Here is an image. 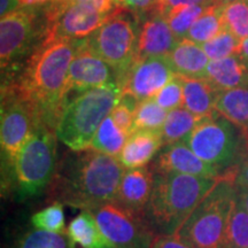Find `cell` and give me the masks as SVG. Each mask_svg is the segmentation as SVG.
Segmentation results:
<instances>
[{
  "instance_id": "6da1fadb",
  "label": "cell",
  "mask_w": 248,
  "mask_h": 248,
  "mask_svg": "<svg viewBox=\"0 0 248 248\" xmlns=\"http://www.w3.org/2000/svg\"><path fill=\"white\" fill-rule=\"evenodd\" d=\"M80 42L46 36L28 58L20 77L2 84L32 102L43 123L53 130L67 101L70 63Z\"/></svg>"
},
{
  "instance_id": "7a4b0ae2",
  "label": "cell",
  "mask_w": 248,
  "mask_h": 248,
  "mask_svg": "<svg viewBox=\"0 0 248 248\" xmlns=\"http://www.w3.org/2000/svg\"><path fill=\"white\" fill-rule=\"evenodd\" d=\"M124 171L117 157L91 148L73 151L57 166L48 185L49 198L54 202L91 212L114 201Z\"/></svg>"
},
{
  "instance_id": "3957f363",
  "label": "cell",
  "mask_w": 248,
  "mask_h": 248,
  "mask_svg": "<svg viewBox=\"0 0 248 248\" xmlns=\"http://www.w3.org/2000/svg\"><path fill=\"white\" fill-rule=\"evenodd\" d=\"M222 177H203L176 172L154 173L153 190L145 216L155 233L157 235L177 233L198 204Z\"/></svg>"
},
{
  "instance_id": "277c9868",
  "label": "cell",
  "mask_w": 248,
  "mask_h": 248,
  "mask_svg": "<svg viewBox=\"0 0 248 248\" xmlns=\"http://www.w3.org/2000/svg\"><path fill=\"white\" fill-rule=\"evenodd\" d=\"M121 97L122 90L116 82L78 92L64 104L55 129L58 139L71 151L88 150L100 124L110 115Z\"/></svg>"
},
{
  "instance_id": "5b68a950",
  "label": "cell",
  "mask_w": 248,
  "mask_h": 248,
  "mask_svg": "<svg viewBox=\"0 0 248 248\" xmlns=\"http://www.w3.org/2000/svg\"><path fill=\"white\" fill-rule=\"evenodd\" d=\"M238 167L226 170L176 234L193 248H224L229 218L237 197Z\"/></svg>"
},
{
  "instance_id": "8992f818",
  "label": "cell",
  "mask_w": 248,
  "mask_h": 248,
  "mask_svg": "<svg viewBox=\"0 0 248 248\" xmlns=\"http://www.w3.org/2000/svg\"><path fill=\"white\" fill-rule=\"evenodd\" d=\"M57 133L42 123L28 139L14 161L8 193L23 201L39 195L57 169Z\"/></svg>"
},
{
  "instance_id": "52a82bcc",
  "label": "cell",
  "mask_w": 248,
  "mask_h": 248,
  "mask_svg": "<svg viewBox=\"0 0 248 248\" xmlns=\"http://www.w3.org/2000/svg\"><path fill=\"white\" fill-rule=\"evenodd\" d=\"M184 142L201 160L224 173L238 167L248 148V135L214 111L199 121Z\"/></svg>"
},
{
  "instance_id": "ba28073f",
  "label": "cell",
  "mask_w": 248,
  "mask_h": 248,
  "mask_svg": "<svg viewBox=\"0 0 248 248\" xmlns=\"http://www.w3.org/2000/svg\"><path fill=\"white\" fill-rule=\"evenodd\" d=\"M43 123L37 107L9 86L1 92V187L8 194L14 161L28 139Z\"/></svg>"
},
{
  "instance_id": "9c48e42d",
  "label": "cell",
  "mask_w": 248,
  "mask_h": 248,
  "mask_svg": "<svg viewBox=\"0 0 248 248\" xmlns=\"http://www.w3.org/2000/svg\"><path fill=\"white\" fill-rule=\"evenodd\" d=\"M139 33L137 18L121 11L86 38L92 51L115 71L119 85L136 61Z\"/></svg>"
},
{
  "instance_id": "30bf717a",
  "label": "cell",
  "mask_w": 248,
  "mask_h": 248,
  "mask_svg": "<svg viewBox=\"0 0 248 248\" xmlns=\"http://www.w3.org/2000/svg\"><path fill=\"white\" fill-rule=\"evenodd\" d=\"M35 7L18 8L1 17L0 22V59L2 73L14 67L39 46L46 37V16L42 21Z\"/></svg>"
},
{
  "instance_id": "8fae6325",
  "label": "cell",
  "mask_w": 248,
  "mask_h": 248,
  "mask_svg": "<svg viewBox=\"0 0 248 248\" xmlns=\"http://www.w3.org/2000/svg\"><path fill=\"white\" fill-rule=\"evenodd\" d=\"M91 213L102 233L116 248H152L157 237L146 216L114 201L92 209Z\"/></svg>"
},
{
  "instance_id": "7c38bea8",
  "label": "cell",
  "mask_w": 248,
  "mask_h": 248,
  "mask_svg": "<svg viewBox=\"0 0 248 248\" xmlns=\"http://www.w3.org/2000/svg\"><path fill=\"white\" fill-rule=\"evenodd\" d=\"M117 13H104L86 2L53 1L45 11L46 36L70 40L86 39Z\"/></svg>"
},
{
  "instance_id": "4fadbf2b",
  "label": "cell",
  "mask_w": 248,
  "mask_h": 248,
  "mask_svg": "<svg viewBox=\"0 0 248 248\" xmlns=\"http://www.w3.org/2000/svg\"><path fill=\"white\" fill-rule=\"evenodd\" d=\"M176 76L167 57L147 58L132 64L120 86L122 94L142 101L154 98Z\"/></svg>"
},
{
  "instance_id": "5bb4252c",
  "label": "cell",
  "mask_w": 248,
  "mask_h": 248,
  "mask_svg": "<svg viewBox=\"0 0 248 248\" xmlns=\"http://www.w3.org/2000/svg\"><path fill=\"white\" fill-rule=\"evenodd\" d=\"M116 82V74L106 61L94 53L82 39L70 63L68 75V95L70 92H83Z\"/></svg>"
},
{
  "instance_id": "9a60e30c",
  "label": "cell",
  "mask_w": 248,
  "mask_h": 248,
  "mask_svg": "<svg viewBox=\"0 0 248 248\" xmlns=\"http://www.w3.org/2000/svg\"><path fill=\"white\" fill-rule=\"evenodd\" d=\"M151 169L154 173L176 172L214 178L225 173L201 160L184 141L164 145L151 164Z\"/></svg>"
},
{
  "instance_id": "2e32d148",
  "label": "cell",
  "mask_w": 248,
  "mask_h": 248,
  "mask_svg": "<svg viewBox=\"0 0 248 248\" xmlns=\"http://www.w3.org/2000/svg\"><path fill=\"white\" fill-rule=\"evenodd\" d=\"M154 184L151 167L126 169L121 178L114 202L133 213L145 215Z\"/></svg>"
},
{
  "instance_id": "e0dca14e",
  "label": "cell",
  "mask_w": 248,
  "mask_h": 248,
  "mask_svg": "<svg viewBox=\"0 0 248 248\" xmlns=\"http://www.w3.org/2000/svg\"><path fill=\"white\" fill-rule=\"evenodd\" d=\"M178 40L166 18L155 13L153 16L147 18L140 28L136 61L147 58L167 57Z\"/></svg>"
},
{
  "instance_id": "ac0fdd59",
  "label": "cell",
  "mask_w": 248,
  "mask_h": 248,
  "mask_svg": "<svg viewBox=\"0 0 248 248\" xmlns=\"http://www.w3.org/2000/svg\"><path fill=\"white\" fill-rule=\"evenodd\" d=\"M167 58L178 76L206 78V70L210 60L204 53L202 46L191 39H179Z\"/></svg>"
},
{
  "instance_id": "d6986e66",
  "label": "cell",
  "mask_w": 248,
  "mask_h": 248,
  "mask_svg": "<svg viewBox=\"0 0 248 248\" xmlns=\"http://www.w3.org/2000/svg\"><path fill=\"white\" fill-rule=\"evenodd\" d=\"M163 146L161 132L135 131L117 159L125 169L146 167Z\"/></svg>"
},
{
  "instance_id": "ffe728a7",
  "label": "cell",
  "mask_w": 248,
  "mask_h": 248,
  "mask_svg": "<svg viewBox=\"0 0 248 248\" xmlns=\"http://www.w3.org/2000/svg\"><path fill=\"white\" fill-rule=\"evenodd\" d=\"M206 78L218 91L248 88V64L238 54L213 60L207 67Z\"/></svg>"
},
{
  "instance_id": "44dd1931",
  "label": "cell",
  "mask_w": 248,
  "mask_h": 248,
  "mask_svg": "<svg viewBox=\"0 0 248 248\" xmlns=\"http://www.w3.org/2000/svg\"><path fill=\"white\" fill-rule=\"evenodd\" d=\"M183 80V107L194 115L204 117L213 114L219 91L207 78H187Z\"/></svg>"
},
{
  "instance_id": "7402d4cb",
  "label": "cell",
  "mask_w": 248,
  "mask_h": 248,
  "mask_svg": "<svg viewBox=\"0 0 248 248\" xmlns=\"http://www.w3.org/2000/svg\"><path fill=\"white\" fill-rule=\"evenodd\" d=\"M66 231L70 239L82 248H116L102 233L90 210H82L69 223Z\"/></svg>"
},
{
  "instance_id": "603a6c76",
  "label": "cell",
  "mask_w": 248,
  "mask_h": 248,
  "mask_svg": "<svg viewBox=\"0 0 248 248\" xmlns=\"http://www.w3.org/2000/svg\"><path fill=\"white\" fill-rule=\"evenodd\" d=\"M215 109L248 135V88L219 91Z\"/></svg>"
},
{
  "instance_id": "cb8c5ba5",
  "label": "cell",
  "mask_w": 248,
  "mask_h": 248,
  "mask_svg": "<svg viewBox=\"0 0 248 248\" xmlns=\"http://www.w3.org/2000/svg\"><path fill=\"white\" fill-rule=\"evenodd\" d=\"M201 119L202 117L194 115L184 107L168 111L166 122L161 130L163 146L172 144V142L184 141L191 135Z\"/></svg>"
},
{
  "instance_id": "d4e9b609",
  "label": "cell",
  "mask_w": 248,
  "mask_h": 248,
  "mask_svg": "<svg viewBox=\"0 0 248 248\" xmlns=\"http://www.w3.org/2000/svg\"><path fill=\"white\" fill-rule=\"evenodd\" d=\"M223 9L224 5L222 4L208 6L192 26L186 38L202 45L218 35L222 30L225 29L224 21H223Z\"/></svg>"
},
{
  "instance_id": "484cf974",
  "label": "cell",
  "mask_w": 248,
  "mask_h": 248,
  "mask_svg": "<svg viewBox=\"0 0 248 248\" xmlns=\"http://www.w3.org/2000/svg\"><path fill=\"white\" fill-rule=\"evenodd\" d=\"M130 136L121 130L109 115L100 124L91 142V150L119 157Z\"/></svg>"
},
{
  "instance_id": "4316f807",
  "label": "cell",
  "mask_w": 248,
  "mask_h": 248,
  "mask_svg": "<svg viewBox=\"0 0 248 248\" xmlns=\"http://www.w3.org/2000/svg\"><path fill=\"white\" fill-rule=\"evenodd\" d=\"M248 247V210L237 192L229 218L224 248Z\"/></svg>"
},
{
  "instance_id": "83f0119b",
  "label": "cell",
  "mask_w": 248,
  "mask_h": 248,
  "mask_svg": "<svg viewBox=\"0 0 248 248\" xmlns=\"http://www.w3.org/2000/svg\"><path fill=\"white\" fill-rule=\"evenodd\" d=\"M167 115L168 111L159 106L153 98L139 101L133 121L132 133L135 131L161 132Z\"/></svg>"
},
{
  "instance_id": "f1b7e54d",
  "label": "cell",
  "mask_w": 248,
  "mask_h": 248,
  "mask_svg": "<svg viewBox=\"0 0 248 248\" xmlns=\"http://www.w3.org/2000/svg\"><path fill=\"white\" fill-rule=\"evenodd\" d=\"M16 248H76V244L70 239L67 231L32 230L21 238Z\"/></svg>"
},
{
  "instance_id": "f546056e",
  "label": "cell",
  "mask_w": 248,
  "mask_h": 248,
  "mask_svg": "<svg viewBox=\"0 0 248 248\" xmlns=\"http://www.w3.org/2000/svg\"><path fill=\"white\" fill-rule=\"evenodd\" d=\"M208 6L193 5V6H181L169 13L163 15L168 22L170 29L175 33L178 39L186 38L187 32L193 26L195 21L201 16Z\"/></svg>"
},
{
  "instance_id": "4dcf8cb0",
  "label": "cell",
  "mask_w": 248,
  "mask_h": 248,
  "mask_svg": "<svg viewBox=\"0 0 248 248\" xmlns=\"http://www.w3.org/2000/svg\"><path fill=\"white\" fill-rule=\"evenodd\" d=\"M223 21L225 29L240 40L246 39L248 37V0H234L224 5Z\"/></svg>"
},
{
  "instance_id": "1f68e13d",
  "label": "cell",
  "mask_w": 248,
  "mask_h": 248,
  "mask_svg": "<svg viewBox=\"0 0 248 248\" xmlns=\"http://www.w3.org/2000/svg\"><path fill=\"white\" fill-rule=\"evenodd\" d=\"M241 40L237 38L233 33L228 29L222 30L218 35L213 39L204 43L202 46L204 53L209 58L210 61L221 60V59L231 57L238 53Z\"/></svg>"
},
{
  "instance_id": "d6a6232c",
  "label": "cell",
  "mask_w": 248,
  "mask_h": 248,
  "mask_svg": "<svg viewBox=\"0 0 248 248\" xmlns=\"http://www.w3.org/2000/svg\"><path fill=\"white\" fill-rule=\"evenodd\" d=\"M31 225L36 230L48 232H64L63 204L53 202L46 208L31 216Z\"/></svg>"
},
{
  "instance_id": "836d02e7",
  "label": "cell",
  "mask_w": 248,
  "mask_h": 248,
  "mask_svg": "<svg viewBox=\"0 0 248 248\" xmlns=\"http://www.w3.org/2000/svg\"><path fill=\"white\" fill-rule=\"evenodd\" d=\"M138 100L129 94H122L120 101L111 110L110 116L114 122L121 130L128 133L129 136L132 135L133 121H135L136 109L138 106Z\"/></svg>"
},
{
  "instance_id": "e575fe53",
  "label": "cell",
  "mask_w": 248,
  "mask_h": 248,
  "mask_svg": "<svg viewBox=\"0 0 248 248\" xmlns=\"http://www.w3.org/2000/svg\"><path fill=\"white\" fill-rule=\"evenodd\" d=\"M156 104L167 111L183 107V80L181 76H176L153 98Z\"/></svg>"
},
{
  "instance_id": "d590c367",
  "label": "cell",
  "mask_w": 248,
  "mask_h": 248,
  "mask_svg": "<svg viewBox=\"0 0 248 248\" xmlns=\"http://www.w3.org/2000/svg\"><path fill=\"white\" fill-rule=\"evenodd\" d=\"M114 4L121 9H128L132 13L140 15L147 12L156 11L157 0H113Z\"/></svg>"
},
{
  "instance_id": "8d00e7d4",
  "label": "cell",
  "mask_w": 248,
  "mask_h": 248,
  "mask_svg": "<svg viewBox=\"0 0 248 248\" xmlns=\"http://www.w3.org/2000/svg\"><path fill=\"white\" fill-rule=\"evenodd\" d=\"M218 4L216 0H157V7L155 13L160 15H166L172 9L181 7V6H193V5H203L210 6Z\"/></svg>"
},
{
  "instance_id": "74e56055",
  "label": "cell",
  "mask_w": 248,
  "mask_h": 248,
  "mask_svg": "<svg viewBox=\"0 0 248 248\" xmlns=\"http://www.w3.org/2000/svg\"><path fill=\"white\" fill-rule=\"evenodd\" d=\"M152 248H193L183 241L177 234L157 235Z\"/></svg>"
},
{
  "instance_id": "f35d334b",
  "label": "cell",
  "mask_w": 248,
  "mask_h": 248,
  "mask_svg": "<svg viewBox=\"0 0 248 248\" xmlns=\"http://www.w3.org/2000/svg\"><path fill=\"white\" fill-rule=\"evenodd\" d=\"M238 187L248 188V148L245 152L244 156L241 157L239 164H238L237 181H235Z\"/></svg>"
},
{
  "instance_id": "ab89813d",
  "label": "cell",
  "mask_w": 248,
  "mask_h": 248,
  "mask_svg": "<svg viewBox=\"0 0 248 248\" xmlns=\"http://www.w3.org/2000/svg\"><path fill=\"white\" fill-rule=\"evenodd\" d=\"M71 1L86 2V4L94 6V7L98 8L99 11L108 14H114L122 11V9L119 8L115 4H114L113 0H71Z\"/></svg>"
},
{
  "instance_id": "60d3db41",
  "label": "cell",
  "mask_w": 248,
  "mask_h": 248,
  "mask_svg": "<svg viewBox=\"0 0 248 248\" xmlns=\"http://www.w3.org/2000/svg\"><path fill=\"white\" fill-rule=\"evenodd\" d=\"M0 2H1V7H0V15H1V17L17 11L22 6L18 0H0Z\"/></svg>"
},
{
  "instance_id": "b9f144b4",
  "label": "cell",
  "mask_w": 248,
  "mask_h": 248,
  "mask_svg": "<svg viewBox=\"0 0 248 248\" xmlns=\"http://www.w3.org/2000/svg\"><path fill=\"white\" fill-rule=\"evenodd\" d=\"M238 55L248 64V37L246 39L241 40L239 49H238Z\"/></svg>"
},
{
  "instance_id": "7bdbcfd3",
  "label": "cell",
  "mask_w": 248,
  "mask_h": 248,
  "mask_svg": "<svg viewBox=\"0 0 248 248\" xmlns=\"http://www.w3.org/2000/svg\"><path fill=\"white\" fill-rule=\"evenodd\" d=\"M18 1L24 7H38L40 5H44L48 1H53V0H18Z\"/></svg>"
},
{
  "instance_id": "ee69618b",
  "label": "cell",
  "mask_w": 248,
  "mask_h": 248,
  "mask_svg": "<svg viewBox=\"0 0 248 248\" xmlns=\"http://www.w3.org/2000/svg\"><path fill=\"white\" fill-rule=\"evenodd\" d=\"M238 187V186H237ZM238 193L240 194L241 199H243L245 206L248 210V188H244V187H238Z\"/></svg>"
},
{
  "instance_id": "f6af8a7d",
  "label": "cell",
  "mask_w": 248,
  "mask_h": 248,
  "mask_svg": "<svg viewBox=\"0 0 248 248\" xmlns=\"http://www.w3.org/2000/svg\"><path fill=\"white\" fill-rule=\"evenodd\" d=\"M232 1H234V0H216V2H218V4H222V5H226Z\"/></svg>"
},
{
  "instance_id": "bcb514c9",
  "label": "cell",
  "mask_w": 248,
  "mask_h": 248,
  "mask_svg": "<svg viewBox=\"0 0 248 248\" xmlns=\"http://www.w3.org/2000/svg\"><path fill=\"white\" fill-rule=\"evenodd\" d=\"M53 1H68V0H53Z\"/></svg>"
},
{
  "instance_id": "7dc6e473",
  "label": "cell",
  "mask_w": 248,
  "mask_h": 248,
  "mask_svg": "<svg viewBox=\"0 0 248 248\" xmlns=\"http://www.w3.org/2000/svg\"><path fill=\"white\" fill-rule=\"evenodd\" d=\"M246 248H248V247H246Z\"/></svg>"
}]
</instances>
